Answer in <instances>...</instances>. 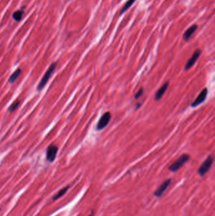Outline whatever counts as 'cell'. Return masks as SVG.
<instances>
[{
	"label": "cell",
	"instance_id": "8",
	"mask_svg": "<svg viewBox=\"0 0 215 216\" xmlns=\"http://www.w3.org/2000/svg\"><path fill=\"white\" fill-rule=\"evenodd\" d=\"M58 150V147H56L54 145H51L47 148V159L49 162H53L57 155V152Z\"/></svg>",
	"mask_w": 215,
	"mask_h": 216
},
{
	"label": "cell",
	"instance_id": "11",
	"mask_svg": "<svg viewBox=\"0 0 215 216\" xmlns=\"http://www.w3.org/2000/svg\"><path fill=\"white\" fill-rule=\"evenodd\" d=\"M23 15V11L22 10H17V11L15 12L13 14V18L16 22H20L22 20V17Z\"/></svg>",
	"mask_w": 215,
	"mask_h": 216
},
{
	"label": "cell",
	"instance_id": "14",
	"mask_svg": "<svg viewBox=\"0 0 215 216\" xmlns=\"http://www.w3.org/2000/svg\"><path fill=\"white\" fill-rule=\"evenodd\" d=\"M135 1L136 0H128V1H127L126 4L124 5V7L122 8L121 12H120V15H122L123 13H124L126 11H127V10H128V8H129L130 7L133 5V4L135 3Z\"/></svg>",
	"mask_w": 215,
	"mask_h": 216
},
{
	"label": "cell",
	"instance_id": "5",
	"mask_svg": "<svg viewBox=\"0 0 215 216\" xmlns=\"http://www.w3.org/2000/svg\"><path fill=\"white\" fill-rule=\"evenodd\" d=\"M207 92H208V91H207V88H204V89L201 92V93L198 95V96L196 97V99L192 102V104L191 105V107L196 108L201 104H202L203 102L206 100Z\"/></svg>",
	"mask_w": 215,
	"mask_h": 216
},
{
	"label": "cell",
	"instance_id": "6",
	"mask_svg": "<svg viewBox=\"0 0 215 216\" xmlns=\"http://www.w3.org/2000/svg\"><path fill=\"white\" fill-rule=\"evenodd\" d=\"M201 54V51L200 49H197V50L194 51V52L193 53L192 57L188 60V61L186 63V65L185 66V70H188L192 68V66L194 65L196 62L197 61V60L198 59Z\"/></svg>",
	"mask_w": 215,
	"mask_h": 216
},
{
	"label": "cell",
	"instance_id": "12",
	"mask_svg": "<svg viewBox=\"0 0 215 216\" xmlns=\"http://www.w3.org/2000/svg\"><path fill=\"white\" fill-rule=\"evenodd\" d=\"M21 73H22V70H21L20 68L17 69L15 72H14L11 76H10V79H9V82L10 83H13L17 79V78L20 75Z\"/></svg>",
	"mask_w": 215,
	"mask_h": 216
},
{
	"label": "cell",
	"instance_id": "10",
	"mask_svg": "<svg viewBox=\"0 0 215 216\" xmlns=\"http://www.w3.org/2000/svg\"><path fill=\"white\" fill-rule=\"evenodd\" d=\"M197 29V26L196 24H194L191 27H190L189 29L187 30L184 35H183V39L185 41H188L190 37L192 36V35L195 32V31Z\"/></svg>",
	"mask_w": 215,
	"mask_h": 216
},
{
	"label": "cell",
	"instance_id": "7",
	"mask_svg": "<svg viewBox=\"0 0 215 216\" xmlns=\"http://www.w3.org/2000/svg\"><path fill=\"white\" fill-rule=\"evenodd\" d=\"M171 182H172L171 179H168L167 180H165V181H164L163 183H162L161 185L158 188L155 192L154 195H155L157 197H161L165 191H166V190L168 188V187L170 186Z\"/></svg>",
	"mask_w": 215,
	"mask_h": 216
},
{
	"label": "cell",
	"instance_id": "3",
	"mask_svg": "<svg viewBox=\"0 0 215 216\" xmlns=\"http://www.w3.org/2000/svg\"><path fill=\"white\" fill-rule=\"evenodd\" d=\"M213 163V157H212V155H210L207 157V159L205 161H204L203 164L198 169V171H197L198 174L201 176H203L204 175H205L207 173V172L209 171L211 166H212Z\"/></svg>",
	"mask_w": 215,
	"mask_h": 216
},
{
	"label": "cell",
	"instance_id": "2",
	"mask_svg": "<svg viewBox=\"0 0 215 216\" xmlns=\"http://www.w3.org/2000/svg\"><path fill=\"white\" fill-rule=\"evenodd\" d=\"M56 65H57V63H53L52 64H51L50 66H49V68L47 70V72H45V73L44 74V75L43 76V77H42V79L41 80L39 84H38V87H37L38 90H41L42 88L44 87L45 85H46V84L48 82V80H49V79H50L51 76L52 75V73H53L54 72V71L56 68Z\"/></svg>",
	"mask_w": 215,
	"mask_h": 216
},
{
	"label": "cell",
	"instance_id": "4",
	"mask_svg": "<svg viewBox=\"0 0 215 216\" xmlns=\"http://www.w3.org/2000/svg\"><path fill=\"white\" fill-rule=\"evenodd\" d=\"M111 114L110 112H106L101 116L100 119L98 122L97 129L98 130H102L105 128L111 121Z\"/></svg>",
	"mask_w": 215,
	"mask_h": 216
},
{
	"label": "cell",
	"instance_id": "15",
	"mask_svg": "<svg viewBox=\"0 0 215 216\" xmlns=\"http://www.w3.org/2000/svg\"><path fill=\"white\" fill-rule=\"evenodd\" d=\"M19 104H20V102L19 101H15L11 106H10L9 109H8V111L10 112L14 111L17 108H18V106H19Z\"/></svg>",
	"mask_w": 215,
	"mask_h": 216
},
{
	"label": "cell",
	"instance_id": "16",
	"mask_svg": "<svg viewBox=\"0 0 215 216\" xmlns=\"http://www.w3.org/2000/svg\"><path fill=\"white\" fill-rule=\"evenodd\" d=\"M143 93H144V89L143 88H141L140 89L138 90V92H137L136 94L135 98L136 99H139L140 97L142 96Z\"/></svg>",
	"mask_w": 215,
	"mask_h": 216
},
{
	"label": "cell",
	"instance_id": "1",
	"mask_svg": "<svg viewBox=\"0 0 215 216\" xmlns=\"http://www.w3.org/2000/svg\"><path fill=\"white\" fill-rule=\"evenodd\" d=\"M190 159L189 155L188 154H182L177 161H175L170 167L168 168V169L172 172H176L178 170L181 168L187 162H188Z\"/></svg>",
	"mask_w": 215,
	"mask_h": 216
},
{
	"label": "cell",
	"instance_id": "17",
	"mask_svg": "<svg viewBox=\"0 0 215 216\" xmlns=\"http://www.w3.org/2000/svg\"><path fill=\"white\" fill-rule=\"evenodd\" d=\"M141 106H142L141 103H137V104L136 105V109H138L141 107Z\"/></svg>",
	"mask_w": 215,
	"mask_h": 216
},
{
	"label": "cell",
	"instance_id": "9",
	"mask_svg": "<svg viewBox=\"0 0 215 216\" xmlns=\"http://www.w3.org/2000/svg\"><path fill=\"white\" fill-rule=\"evenodd\" d=\"M168 86H169L168 82H165L157 92L155 96V99L156 101H159L160 99H161L162 96H163V95L165 94V93L166 92V91L168 87Z\"/></svg>",
	"mask_w": 215,
	"mask_h": 216
},
{
	"label": "cell",
	"instance_id": "13",
	"mask_svg": "<svg viewBox=\"0 0 215 216\" xmlns=\"http://www.w3.org/2000/svg\"><path fill=\"white\" fill-rule=\"evenodd\" d=\"M69 186H67L66 187H65L63 188V189H61V190H59L58 193L54 197V199L53 200H58V199H59L60 197H61L62 196L64 195L66 193L67 191H68V190L69 189Z\"/></svg>",
	"mask_w": 215,
	"mask_h": 216
}]
</instances>
